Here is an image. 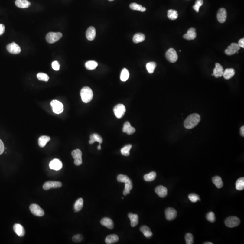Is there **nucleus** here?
<instances>
[{
	"label": "nucleus",
	"mask_w": 244,
	"mask_h": 244,
	"mask_svg": "<svg viewBox=\"0 0 244 244\" xmlns=\"http://www.w3.org/2000/svg\"><path fill=\"white\" fill-rule=\"evenodd\" d=\"M200 121V116L199 114H193L189 115L184 122L186 129H190L196 127Z\"/></svg>",
	"instance_id": "1"
},
{
	"label": "nucleus",
	"mask_w": 244,
	"mask_h": 244,
	"mask_svg": "<svg viewBox=\"0 0 244 244\" xmlns=\"http://www.w3.org/2000/svg\"><path fill=\"white\" fill-rule=\"evenodd\" d=\"M81 96L82 101L85 103L90 102L93 97V92L91 88L85 86L81 89Z\"/></svg>",
	"instance_id": "2"
},
{
	"label": "nucleus",
	"mask_w": 244,
	"mask_h": 244,
	"mask_svg": "<svg viewBox=\"0 0 244 244\" xmlns=\"http://www.w3.org/2000/svg\"><path fill=\"white\" fill-rule=\"evenodd\" d=\"M241 221L240 219L236 216H229L226 219L225 223L226 226L230 228L236 227L240 225Z\"/></svg>",
	"instance_id": "3"
},
{
	"label": "nucleus",
	"mask_w": 244,
	"mask_h": 244,
	"mask_svg": "<svg viewBox=\"0 0 244 244\" xmlns=\"http://www.w3.org/2000/svg\"><path fill=\"white\" fill-rule=\"evenodd\" d=\"M63 36V34L61 33H48L47 34L46 39V41L49 44H53L57 41H59Z\"/></svg>",
	"instance_id": "4"
},
{
	"label": "nucleus",
	"mask_w": 244,
	"mask_h": 244,
	"mask_svg": "<svg viewBox=\"0 0 244 244\" xmlns=\"http://www.w3.org/2000/svg\"><path fill=\"white\" fill-rule=\"evenodd\" d=\"M166 59L171 63H174L178 60V54L174 48H171L168 49L165 54Z\"/></svg>",
	"instance_id": "5"
},
{
	"label": "nucleus",
	"mask_w": 244,
	"mask_h": 244,
	"mask_svg": "<svg viewBox=\"0 0 244 244\" xmlns=\"http://www.w3.org/2000/svg\"><path fill=\"white\" fill-rule=\"evenodd\" d=\"M30 209L33 214L37 216H43L44 215V211L40 206L36 204H32L30 205Z\"/></svg>",
	"instance_id": "6"
},
{
	"label": "nucleus",
	"mask_w": 244,
	"mask_h": 244,
	"mask_svg": "<svg viewBox=\"0 0 244 244\" xmlns=\"http://www.w3.org/2000/svg\"><path fill=\"white\" fill-rule=\"evenodd\" d=\"M53 110L54 113L56 114H60L63 111L64 106L63 104L57 100H54L51 102Z\"/></svg>",
	"instance_id": "7"
},
{
	"label": "nucleus",
	"mask_w": 244,
	"mask_h": 244,
	"mask_svg": "<svg viewBox=\"0 0 244 244\" xmlns=\"http://www.w3.org/2000/svg\"><path fill=\"white\" fill-rule=\"evenodd\" d=\"M114 112L117 118H122L126 112V108L122 104H118L114 107Z\"/></svg>",
	"instance_id": "8"
},
{
	"label": "nucleus",
	"mask_w": 244,
	"mask_h": 244,
	"mask_svg": "<svg viewBox=\"0 0 244 244\" xmlns=\"http://www.w3.org/2000/svg\"><path fill=\"white\" fill-rule=\"evenodd\" d=\"M62 183L61 182L56 181H48L44 184L43 188L45 190L51 189H57L62 187Z\"/></svg>",
	"instance_id": "9"
},
{
	"label": "nucleus",
	"mask_w": 244,
	"mask_h": 244,
	"mask_svg": "<svg viewBox=\"0 0 244 244\" xmlns=\"http://www.w3.org/2000/svg\"><path fill=\"white\" fill-rule=\"evenodd\" d=\"M73 158L74 159V164L77 166L81 165L82 163V152L80 149L75 150L72 152Z\"/></svg>",
	"instance_id": "10"
},
{
	"label": "nucleus",
	"mask_w": 244,
	"mask_h": 244,
	"mask_svg": "<svg viewBox=\"0 0 244 244\" xmlns=\"http://www.w3.org/2000/svg\"><path fill=\"white\" fill-rule=\"evenodd\" d=\"M241 47L238 44L232 43L225 51V53L227 55L231 56L240 50Z\"/></svg>",
	"instance_id": "11"
},
{
	"label": "nucleus",
	"mask_w": 244,
	"mask_h": 244,
	"mask_svg": "<svg viewBox=\"0 0 244 244\" xmlns=\"http://www.w3.org/2000/svg\"><path fill=\"white\" fill-rule=\"evenodd\" d=\"M7 51L9 53L14 54H20L21 52V48L20 47L14 42L7 45L6 47Z\"/></svg>",
	"instance_id": "12"
},
{
	"label": "nucleus",
	"mask_w": 244,
	"mask_h": 244,
	"mask_svg": "<svg viewBox=\"0 0 244 244\" xmlns=\"http://www.w3.org/2000/svg\"><path fill=\"white\" fill-rule=\"evenodd\" d=\"M165 217L169 221H172L176 218L177 213L175 209L172 207H168L165 210Z\"/></svg>",
	"instance_id": "13"
},
{
	"label": "nucleus",
	"mask_w": 244,
	"mask_h": 244,
	"mask_svg": "<svg viewBox=\"0 0 244 244\" xmlns=\"http://www.w3.org/2000/svg\"><path fill=\"white\" fill-rule=\"evenodd\" d=\"M227 18V12L225 8L219 9L217 14V18L218 21L221 23H223L226 21Z\"/></svg>",
	"instance_id": "14"
},
{
	"label": "nucleus",
	"mask_w": 244,
	"mask_h": 244,
	"mask_svg": "<svg viewBox=\"0 0 244 244\" xmlns=\"http://www.w3.org/2000/svg\"><path fill=\"white\" fill-rule=\"evenodd\" d=\"M49 167L52 170L58 171L62 169L63 167V164L59 159H54L49 163Z\"/></svg>",
	"instance_id": "15"
},
{
	"label": "nucleus",
	"mask_w": 244,
	"mask_h": 244,
	"mask_svg": "<svg viewBox=\"0 0 244 244\" xmlns=\"http://www.w3.org/2000/svg\"><path fill=\"white\" fill-rule=\"evenodd\" d=\"M213 75L216 78L222 77L223 76L224 69L223 66L218 63H216L215 67L213 71Z\"/></svg>",
	"instance_id": "16"
},
{
	"label": "nucleus",
	"mask_w": 244,
	"mask_h": 244,
	"mask_svg": "<svg viewBox=\"0 0 244 244\" xmlns=\"http://www.w3.org/2000/svg\"><path fill=\"white\" fill-rule=\"evenodd\" d=\"M196 35H197V34H196V29L192 27V28H190L188 30L187 33L184 34L183 37L184 39H186V40L190 41V40H193L195 39L196 38Z\"/></svg>",
	"instance_id": "17"
},
{
	"label": "nucleus",
	"mask_w": 244,
	"mask_h": 244,
	"mask_svg": "<svg viewBox=\"0 0 244 244\" xmlns=\"http://www.w3.org/2000/svg\"><path fill=\"white\" fill-rule=\"evenodd\" d=\"M13 230L15 233L20 237H23L25 235V230L22 226L20 224H15L13 226Z\"/></svg>",
	"instance_id": "18"
},
{
	"label": "nucleus",
	"mask_w": 244,
	"mask_h": 244,
	"mask_svg": "<svg viewBox=\"0 0 244 244\" xmlns=\"http://www.w3.org/2000/svg\"><path fill=\"white\" fill-rule=\"evenodd\" d=\"M96 35V30L93 26L89 27L86 32V37L88 40L92 41L95 39Z\"/></svg>",
	"instance_id": "19"
},
{
	"label": "nucleus",
	"mask_w": 244,
	"mask_h": 244,
	"mask_svg": "<svg viewBox=\"0 0 244 244\" xmlns=\"http://www.w3.org/2000/svg\"><path fill=\"white\" fill-rule=\"evenodd\" d=\"M136 131L135 128L132 127L129 122H126L124 123L122 128V132L125 133H127L128 135H132Z\"/></svg>",
	"instance_id": "20"
},
{
	"label": "nucleus",
	"mask_w": 244,
	"mask_h": 244,
	"mask_svg": "<svg viewBox=\"0 0 244 244\" xmlns=\"http://www.w3.org/2000/svg\"><path fill=\"white\" fill-rule=\"evenodd\" d=\"M102 225L109 229H113L114 227V223L112 220L108 217H104L100 221Z\"/></svg>",
	"instance_id": "21"
},
{
	"label": "nucleus",
	"mask_w": 244,
	"mask_h": 244,
	"mask_svg": "<svg viewBox=\"0 0 244 244\" xmlns=\"http://www.w3.org/2000/svg\"><path fill=\"white\" fill-rule=\"evenodd\" d=\"M155 192L161 198H164L167 195V188L162 185H160L156 187Z\"/></svg>",
	"instance_id": "22"
},
{
	"label": "nucleus",
	"mask_w": 244,
	"mask_h": 244,
	"mask_svg": "<svg viewBox=\"0 0 244 244\" xmlns=\"http://www.w3.org/2000/svg\"><path fill=\"white\" fill-rule=\"evenodd\" d=\"M96 142H97L99 144H101L103 142V139L102 137L97 133H93L90 135V140L89 142V144H92Z\"/></svg>",
	"instance_id": "23"
},
{
	"label": "nucleus",
	"mask_w": 244,
	"mask_h": 244,
	"mask_svg": "<svg viewBox=\"0 0 244 244\" xmlns=\"http://www.w3.org/2000/svg\"><path fill=\"white\" fill-rule=\"evenodd\" d=\"M119 240L118 236L117 235H109L107 236L105 240V242L107 244H112L116 243Z\"/></svg>",
	"instance_id": "24"
},
{
	"label": "nucleus",
	"mask_w": 244,
	"mask_h": 244,
	"mask_svg": "<svg viewBox=\"0 0 244 244\" xmlns=\"http://www.w3.org/2000/svg\"><path fill=\"white\" fill-rule=\"evenodd\" d=\"M235 74V71L233 68H227L223 72V76L226 80L232 78Z\"/></svg>",
	"instance_id": "25"
},
{
	"label": "nucleus",
	"mask_w": 244,
	"mask_h": 244,
	"mask_svg": "<svg viewBox=\"0 0 244 244\" xmlns=\"http://www.w3.org/2000/svg\"><path fill=\"white\" fill-rule=\"evenodd\" d=\"M15 4L17 7L21 8H26L31 5V3L27 0H16Z\"/></svg>",
	"instance_id": "26"
},
{
	"label": "nucleus",
	"mask_w": 244,
	"mask_h": 244,
	"mask_svg": "<svg viewBox=\"0 0 244 244\" xmlns=\"http://www.w3.org/2000/svg\"><path fill=\"white\" fill-rule=\"evenodd\" d=\"M128 216L130 219L131 225L132 227H135L138 224V215L129 213Z\"/></svg>",
	"instance_id": "27"
},
{
	"label": "nucleus",
	"mask_w": 244,
	"mask_h": 244,
	"mask_svg": "<svg viewBox=\"0 0 244 244\" xmlns=\"http://www.w3.org/2000/svg\"><path fill=\"white\" fill-rule=\"evenodd\" d=\"M133 185H132V181L131 179H129L125 183V188L123 192V194L124 195H127L130 192V190H132Z\"/></svg>",
	"instance_id": "28"
},
{
	"label": "nucleus",
	"mask_w": 244,
	"mask_h": 244,
	"mask_svg": "<svg viewBox=\"0 0 244 244\" xmlns=\"http://www.w3.org/2000/svg\"><path fill=\"white\" fill-rule=\"evenodd\" d=\"M141 232L143 234L144 236L147 238H150L152 236V233L149 227L146 226H142L140 229Z\"/></svg>",
	"instance_id": "29"
},
{
	"label": "nucleus",
	"mask_w": 244,
	"mask_h": 244,
	"mask_svg": "<svg viewBox=\"0 0 244 244\" xmlns=\"http://www.w3.org/2000/svg\"><path fill=\"white\" fill-rule=\"evenodd\" d=\"M213 183L218 189H221L223 186V183L222 178L218 176H216L212 179Z\"/></svg>",
	"instance_id": "30"
},
{
	"label": "nucleus",
	"mask_w": 244,
	"mask_h": 244,
	"mask_svg": "<svg viewBox=\"0 0 244 244\" xmlns=\"http://www.w3.org/2000/svg\"><path fill=\"white\" fill-rule=\"evenodd\" d=\"M50 140V138L48 136H42L40 137L38 141L39 145L41 148H44L47 143Z\"/></svg>",
	"instance_id": "31"
},
{
	"label": "nucleus",
	"mask_w": 244,
	"mask_h": 244,
	"mask_svg": "<svg viewBox=\"0 0 244 244\" xmlns=\"http://www.w3.org/2000/svg\"><path fill=\"white\" fill-rule=\"evenodd\" d=\"M145 40V36L142 33H137L133 36V42L136 44L143 42Z\"/></svg>",
	"instance_id": "32"
},
{
	"label": "nucleus",
	"mask_w": 244,
	"mask_h": 244,
	"mask_svg": "<svg viewBox=\"0 0 244 244\" xmlns=\"http://www.w3.org/2000/svg\"><path fill=\"white\" fill-rule=\"evenodd\" d=\"M85 66L88 70H94L98 66V63L95 61H89L85 63Z\"/></svg>",
	"instance_id": "33"
},
{
	"label": "nucleus",
	"mask_w": 244,
	"mask_h": 244,
	"mask_svg": "<svg viewBox=\"0 0 244 244\" xmlns=\"http://www.w3.org/2000/svg\"><path fill=\"white\" fill-rule=\"evenodd\" d=\"M130 7L132 10L140 11L141 12L145 11L146 10L145 7H142V5L138 4L136 3H132L130 5Z\"/></svg>",
	"instance_id": "34"
},
{
	"label": "nucleus",
	"mask_w": 244,
	"mask_h": 244,
	"mask_svg": "<svg viewBox=\"0 0 244 244\" xmlns=\"http://www.w3.org/2000/svg\"><path fill=\"white\" fill-rule=\"evenodd\" d=\"M157 174L155 171H152L144 176V179L146 181H152L156 179Z\"/></svg>",
	"instance_id": "35"
},
{
	"label": "nucleus",
	"mask_w": 244,
	"mask_h": 244,
	"mask_svg": "<svg viewBox=\"0 0 244 244\" xmlns=\"http://www.w3.org/2000/svg\"><path fill=\"white\" fill-rule=\"evenodd\" d=\"M236 188L238 190H242L244 189V178L241 177L236 182Z\"/></svg>",
	"instance_id": "36"
},
{
	"label": "nucleus",
	"mask_w": 244,
	"mask_h": 244,
	"mask_svg": "<svg viewBox=\"0 0 244 244\" xmlns=\"http://www.w3.org/2000/svg\"><path fill=\"white\" fill-rule=\"evenodd\" d=\"M167 16L170 20H176L178 17V12L176 10H168V12H167Z\"/></svg>",
	"instance_id": "37"
},
{
	"label": "nucleus",
	"mask_w": 244,
	"mask_h": 244,
	"mask_svg": "<svg viewBox=\"0 0 244 244\" xmlns=\"http://www.w3.org/2000/svg\"><path fill=\"white\" fill-rule=\"evenodd\" d=\"M132 148L131 144H128L122 148L121 150V154L123 156L128 157L130 155V151Z\"/></svg>",
	"instance_id": "38"
},
{
	"label": "nucleus",
	"mask_w": 244,
	"mask_h": 244,
	"mask_svg": "<svg viewBox=\"0 0 244 244\" xmlns=\"http://www.w3.org/2000/svg\"><path fill=\"white\" fill-rule=\"evenodd\" d=\"M157 67V64L155 62H149L146 65V68L148 73L152 74L154 73V70Z\"/></svg>",
	"instance_id": "39"
},
{
	"label": "nucleus",
	"mask_w": 244,
	"mask_h": 244,
	"mask_svg": "<svg viewBox=\"0 0 244 244\" xmlns=\"http://www.w3.org/2000/svg\"><path fill=\"white\" fill-rule=\"evenodd\" d=\"M83 206V200L82 198H79L76 202L74 204V209L76 212H79L81 210Z\"/></svg>",
	"instance_id": "40"
},
{
	"label": "nucleus",
	"mask_w": 244,
	"mask_h": 244,
	"mask_svg": "<svg viewBox=\"0 0 244 244\" xmlns=\"http://www.w3.org/2000/svg\"><path fill=\"white\" fill-rule=\"evenodd\" d=\"M129 73L126 68H123L120 75V79L122 81H126L129 79Z\"/></svg>",
	"instance_id": "41"
},
{
	"label": "nucleus",
	"mask_w": 244,
	"mask_h": 244,
	"mask_svg": "<svg viewBox=\"0 0 244 244\" xmlns=\"http://www.w3.org/2000/svg\"><path fill=\"white\" fill-rule=\"evenodd\" d=\"M37 77L39 80L42 81H47L49 79L48 75L44 73H39L37 75Z\"/></svg>",
	"instance_id": "42"
},
{
	"label": "nucleus",
	"mask_w": 244,
	"mask_h": 244,
	"mask_svg": "<svg viewBox=\"0 0 244 244\" xmlns=\"http://www.w3.org/2000/svg\"><path fill=\"white\" fill-rule=\"evenodd\" d=\"M203 0H196L195 5H194L193 8L197 13L199 12L200 7L203 5Z\"/></svg>",
	"instance_id": "43"
},
{
	"label": "nucleus",
	"mask_w": 244,
	"mask_h": 244,
	"mask_svg": "<svg viewBox=\"0 0 244 244\" xmlns=\"http://www.w3.org/2000/svg\"><path fill=\"white\" fill-rule=\"evenodd\" d=\"M185 240L187 244H193L194 243V237L192 234L190 233H187L185 236Z\"/></svg>",
	"instance_id": "44"
},
{
	"label": "nucleus",
	"mask_w": 244,
	"mask_h": 244,
	"mask_svg": "<svg viewBox=\"0 0 244 244\" xmlns=\"http://www.w3.org/2000/svg\"><path fill=\"white\" fill-rule=\"evenodd\" d=\"M188 197L189 200L193 203H196L200 200V198L199 195L195 194H191L189 195Z\"/></svg>",
	"instance_id": "45"
},
{
	"label": "nucleus",
	"mask_w": 244,
	"mask_h": 244,
	"mask_svg": "<svg viewBox=\"0 0 244 244\" xmlns=\"http://www.w3.org/2000/svg\"><path fill=\"white\" fill-rule=\"evenodd\" d=\"M206 218L209 222L214 223L216 221V217L215 214L212 212H209L207 214Z\"/></svg>",
	"instance_id": "46"
},
{
	"label": "nucleus",
	"mask_w": 244,
	"mask_h": 244,
	"mask_svg": "<svg viewBox=\"0 0 244 244\" xmlns=\"http://www.w3.org/2000/svg\"><path fill=\"white\" fill-rule=\"evenodd\" d=\"M129 179V178L128 176L123 175V174H119L117 177V181L119 182L124 183H125L128 181Z\"/></svg>",
	"instance_id": "47"
},
{
	"label": "nucleus",
	"mask_w": 244,
	"mask_h": 244,
	"mask_svg": "<svg viewBox=\"0 0 244 244\" xmlns=\"http://www.w3.org/2000/svg\"><path fill=\"white\" fill-rule=\"evenodd\" d=\"M83 237L82 235L80 234L76 235L73 236V241L75 242H79L83 240Z\"/></svg>",
	"instance_id": "48"
},
{
	"label": "nucleus",
	"mask_w": 244,
	"mask_h": 244,
	"mask_svg": "<svg viewBox=\"0 0 244 244\" xmlns=\"http://www.w3.org/2000/svg\"><path fill=\"white\" fill-rule=\"evenodd\" d=\"M52 68L55 71H58L60 69V65L57 61H55L52 63Z\"/></svg>",
	"instance_id": "49"
},
{
	"label": "nucleus",
	"mask_w": 244,
	"mask_h": 244,
	"mask_svg": "<svg viewBox=\"0 0 244 244\" xmlns=\"http://www.w3.org/2000/svg\"><path fill=\"white\" fill-rule=\"evenodd\" d=\"M4 149L5 147L3 142L0 139V155L3 153L4 151Z\"/></svg>",
	"instance_id": "50"
},
{
	"label": "nucleus",
	"mask_w": 244,
	"mask_h": 244,
	"mask_svg": "<svg viewBox=\"0 0 244 244\" xmlns=\"http://www.w3.org/2000/svg\"><path fill=\"white\" fill-rule=\"evenodd\" d=\"M5 27L3 24H0V35H2L5 32Z\"/></svg>",
	"instance_id": "51"
},
{
	"label": "nucleus",
	"mask_w": 244,
	"mask_h": 244,
	"mask_svg": "<svg viewBox=\"0 0 244 244\" xmlns=\"http://www.w3.org/2000/svg\"><path fill=\"white\" fill-rule=\"evenodd\" d=\"M238 44L240 46V47H242V48H244V39L243 38V39H241V40H239V41H238Z\"/></svg>",
	"instance_id": "52"
},
{
	"label": "nucleus",
	"mask_w": 244,
	"mask_h": 244,
	"mask_svg": "<svg viewBox=\"0 0 244 244\" xmlns=\"http://www.w3.org/2000/svg\"><path fill=\"white\" fill-rule=\"evenodd\" d=\"M240 133H241V136L242 137L244 136V126H242L240 129Z\"/></svg>",
	"instance_id": "53"
},
{
	"label": "nucleus",
	"mask_w": 244,
	"mask_h": 244,
	"mask_svg": "<svg viewBox=\"0 0 244 244\" xmlns=\"http://www.w3.org/2000/svg\"><path fill=\"white\" fill-rule=\"evenodd\" d=\"M97 148L99 150H101V145H100V144H99V145L98 147Z\"/></svg>",
	"instance_id": "54"
},
{
	"label": "nucleus",
	"mask_w": 244,
	"mask_h": 244,
	"mask_svg": "<svg viewBox=\"0 0 244 244\" xmlns=\"http://www.w3.org/2000/svg\"><path fill=\"white\" fill-rule=\"evenodd\" d=\"M213 243L210 242H207L204 243V244H213Z\"/></svg>",
	"instance_id": "55"
},
{
	"label": "nucleus",
	"mask_w": 244,
	"mask_h": 244,
	"mask_svg": "<svg viewBox=\"0 0 244 244\" xmlns=\"http://www.w3.org/2000/svg\"><path fill=\"white\" fill-rule=\"evenodd\" d=\"M109 1H114V0H109Z\"/></svg>",
	"instance_id": "56"
}]
</instances>
